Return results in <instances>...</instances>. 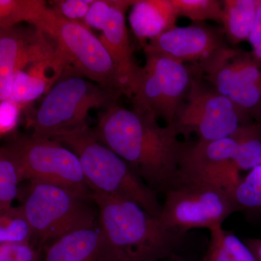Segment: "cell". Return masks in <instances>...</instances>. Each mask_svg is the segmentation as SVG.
<instances>
[{"mask_svg":"<svg viewBox=\"0 0 261 261\" xmlns=\"http://www.w3.org/2000/svg\"><path fill=\"white\" fill-rule=\"evenodd\" d=\"M94 135L124 160L154 192L167 191L176 179L186 144L173 126L157 118L113 105L99 118Z\"/></svg>","mask_w":261,"mask_h":261,"instance_id":"6da1fadb","label":"cell"},{"mask_svg":"<svg viewBox=\"0 0 261 261\" xmlns=\"http://www.w3.org/2000/svg\"><path fill=\"white\" fill-rule=\"evenodd\" d=\"M99 224L123 261H161L172 254L178 233L132 201L93 193Z\"/></svg>","mask_w":261,"mask_h":261,"instance_id":"7a4b0ae2","label":"cell"},{"mask_svg":"<svg viewBox=\"0 0 261 261\" xmlns=\"http://www.w3.org/2000/svg\"><path fill=\"white\" fill-rule=\"evenodd\" d=\"M51 140L66 146L76 154L91 192L132 201L160 217L162 205L156 192L124 160L99 142L87 125Z\"/></svg>","mask_w":261,"mask_h":261,"instance_id":"3957f363","label":"cell"},{"mask_svg":"<svg viewBox=\"0 0 261 261\" xmlns=\"http://www.w3.org/2000/svg\"><path fill=\"white\" fill-rule=\"evenodd\" d=\"M30 25L53 39L56 54L66 65L68 76L86 77L122 92L119 73L112 57L83 22L69 20L47 6Z\"/></svg>","mask_w":261,"mask_h":261,"instance_id":"277c9868","label":"cell"},{"mask_svg":"<svg viewBox=\"0 0 261 261\" xmlns=\"http://www.w3.org/2000/svg\"><path fill=\"white\" fill-rule=\"evenodd\" d=\"M22 202L34 231L32 244L43 250L99 222V210L90 197L51 184L29 181Z\"/></svg>","mask_w":261,"mask_h":261,"instance_id":"5b68a950","label":"cell"},{"mask_svg":"<svg viewBox=\"0 0 261 261\" xmlns=\"http://www.w3.org/2000/svg\"><path fill=\"white\" fill-rule=\"evenodd\" d=\"M123 94L83 77H63L47 92L27 126L33 130V137L51 139L87 126L91 109L111 107Z\"/></svg>","mask_w":261,"mask_h":261,"instance_id":"8992f818","label":"cell"},{"mask_svg":"<svg viewBox=\"0 0 261 261\" xmlns=\"http://www.w3.org/2000/svg\"><path fill=\"white\" fill-rule=\"evenodd\" d=\"M143 48L145 65L140 84L130 99L132 109L173 126L191 88L193 69L147 44Z\"/></svg>","mask_w":261,"mask_h":261,"instance_id":"52a82bcc","label":"cell"},{"mask_svg":"<svg viewBox=\"0 0 261 261\" xmlns=\"http://www.w3.org/2000/svg\"><path fill=\"white\" fill-rule=\"evenodd\" d=\"M190 65L196 76L234 105L243 123L261 122V62L252 51L227 46L207 61Z\"/></svg>","mask_w":261,"mask_h":261,"instance_id":"ba28073f","label":"cell"},{"mask_svg":"<svg viewBox=\"0 0 261 261\" xmlns=\"http://www.w3.org/2000/svg\"><path fill=\"white\" fill-rule=\"evenodd\" d=\"M166 193L159 219L165 227L181 235L194 228L210 230L240 207L231 192L221 187L175 181Z\"/></svg>","mask_w":261,"mask_h":261,"instance_id":"9c48e42d","label":"cell"},{"mask_svg":"<svg viewBox=\"0 0 261 261\" xmlns=\"http://www.w3.org/2000/svg\"><path fill=\"white\" fill-rule=\"evenodd\" d=\"M7 145L18 161L23 181L51 184L90 197L80 159L58 141L18 135Z\"/></svg>","mask_w":261,"mask_h":261,"instance_id":"30bf717a","label":"cell"},{"mask_svg":"<svg viewBox=\"0 0 261 261\" xmlns=\"http://www.w3.org/2000/svg\"><path fill=\"white\" fill-rule=\"evenodd\" d=\"M243 123L234 105L195 75L173 126L179 135L195 133L198 140L214 141L231 137Z\"/></svg>","mask_w":261,"mask_h":261,"instance_id":"8fae6325","label":"cell"},{"mask_svg":"<svg viewBox=\"0 0 261 261\" xmlns=\"http://www.w3.org/2000/svg\"><path fill=\"white\" fill-rule=\"evenodd\" d=\"M237 143L232 137L205 141L185 145L176 179L221 187L233 195L241 181L240 171L233 162ZM173 185V184H172Z\"/></svg>","mask_w":261,"mask_h":261,"instance_id":"7c38bea8","label":"cell"},{"mask_svg":"<svg viewBox=\"0 0 261 261\" xmlns=\"http://www.w3.org/2000/svg\"><path fill=\"white\" fill-rule=\"evenodd\" d=\"M30 25V24H29ZM56 56L51 38L34 25L0 30V100L10 99L13 79L19 71Z\"/></svg>","mask_w":261,"mask_h":261,"instance_id":"4fadbf2b","label":"cell"},{"mask_svg":"<svg viewBox=\"0 0 261 261\" xmlns=\"http://www.w3.org/2000/svg\"><path fill=\"white\" fill-rule=\"evenodd\" d=\"M225 37L222 28L194 23L174 27L145 44L185 64L197 65L227 47Z\"/></svg>","mask_w":261,"mask_h":261,"instance_id":"5bb4252c","label":"cell"},{"mask_svg":"<svg viewBox=\"0 0 261 261\" xmlns=\"http://www.w3.org/2000/svg\"><path fill=\"white\" fill-rule=\"evenodd\" d=\"M136 0H113L107 23L99 37L116 63L123 94L130 99L142 75V68L136 64L126 25L127 10Z\"/></svg>","mask_w":261,"mask_h":261,"instance_id":"9a60e30c","label":"cell"},{"mask_svg":"<svg viewBox=\"0 0 261 261\" xmlns=\"http://www.w3.org/2000/svg\"><path fill=\"white\" fill-rule=\"evenodd\" d=\"M44 261H123L99 222L65 235L44 250Z\"/></svg>","mask_w":261,"mask_h":261,"instance_id":"2e32d148","label":"cell"},{"mask_svg":"<svg viewBox=\"0 0 261 261\" xmlns=\"http://www.w3.org/2000/svg\"><path fill=\"white\" fill-rule=\"evenodd\" d=\"M178 18L172 0H136L130 7L129 23L142 45L176 27Z\"/></svg>","mask_w":261,"mask_h":261,"instance_id":"e0dca14e","label":"cell"},{"mask_svg":"<svg viewBox=\"0 0 261 261\" xmlns=\"http://www.w3.org/2000/svg\"><path fill=\"white\" fill-rule=\"evenodd\" d=\"M66 71L57 54L51 59L34 63L27 72L21 70L15 75L10 100L20 105L32 102L49 92Z\"/></svg>","mask_w":261,"mask_h":261,"instance_id":"ac0fdd59","label":"cell"},{"mask_svg":"<svg viewBox=\"0 0 261 261\" xmlns=\"http://www.w3.org/2000/svg\"><path fill=\"white\" fill-rule=\"evenodd\" d=\"M259 0H224L221 24L232 44L247 41L256 18Z\"/></svg>","mask_w":261,"mask_h":261,"instance_id":"d6986e66","label":"cell"},{"mask_svg":"<svg viewBox=\"0 0 261 261\" xmlns=\"http://www.w3.org/2000/svg\"><path fill=\"white\" fill-rule=\"evenodd\" d=\"M231 137L237 143L233 162L239 171L261 165V122L243 123Z\"/></svg>","mask_w":261,"mask_h":261,"instance_id":"ffe728a7","label":"cell"},{"mask_svg":"<svg viewBox=\"0 0 261 261\" xmlns=\"http://www.w3.org/2000/svg\"><path fill=\"white\" fill-rule=\"evenodd\" d=\"M208 249L202 261H257L245 242L222 226L210 230Z\"/></svg>","mask_w":261,"mask_h":261,"instance_id":"44dd1931","label":"cell"},{"mask_svg":"<svg viewBox=\"0 0 261 261\" xmlns=\"http://www.w3.org/2000/svg\"><path fill=\"white\" fill-rule=\"evenodd\" d=\"M23 181L16 158L8 145L0 149V213L11 207Z\"/></svg>","mask_w":261,"mask_h":261,"instance_id":"7402d4cb","label":"cell"},{"mask_svg":"<svg viewBox=\"0 0 261 261\" xmlns=\"http://www.w3.org/2000/svg\"><path fill=\"white\" fill-rule=\"evenodd\" d=\"M34 231L23 205L0 213V244L32 243Z\"/></svg>","mask_w":261,"mask_h":261,"instance_id":"603a6c76","label":"cell"},{"mask_svg":"<svg viewBox=\"0 0 261 261\" xmlns=\"http://www.w3.org/2000/svg\"><path fill=\"white\" fill-rule=\"evenodd\" d=\"M47 7L41 0H0V29H8L20 22L30 24Z\"/></svg>","mask_w":261,"mask_h":261,"instance_id":"cb8c5ba5","label":"cell"},{"mask_svg":"<svg viewBox=\"0 0 261 261\" xmlns=\"http://www.w3.org/2000/svg\"><path fill=\"white\" fill-rule=\"evenodd\" d=\"M179 16L186 17L193 23L214 20L221 23L223 1L218 0H172Z\"/></svg>","mask_w":261,"mask_h":261,"instance_id":"d4e9b609","label":"cell"},{"mask_svg":"<svg viewBox=\"0 0 261 261\" xmlns=\"http://www.w3.org/2000/svg\"><path fill=\"white\" fill-rule=\"evenodd\" d=\"M233 197L240 208L261 207V165L253 168L246 177L241 179Z\"/></svg>","mask_w":261,"mask_h":261,"instance_id":"484cf974","label":"cell"},{"mask_svg":"<svg viewBox=\"0 0 261 261\" xmlns=\"http://www.w3.org/2000/svg\"><path fill=\"white\" fill-rule=\"evenodd\" d=\"M44 255L32 243L0 244V261H44Z\"/></svg>","mask_w":261,"mask_h":261,"instance_id":"4316f807","label":"cell"},{"mask_svg":"<svg viewBox=\"0 0 261 261\" xmlns=\"http://www.w3.org/2000/svg\"><path fill=\"white\" fill-rule=\"evenodd\" d=\"M94 0H61L49 2L53 9L69 20H79L85 18L89 8Z\"/></svg>","mask_w":261,"mask_h":261,"instance_id":"83f0119b","label":"cell"},{"mask_svg":"<svg viewBox=\"0 0 261 261\" xmlns=\"http://www.w3.org/2000/svg\"><path fill=\"white\" fill-rule=\"evenodd\" d=\"M113 2V0H94L84 18V23L88 27L102 30L109 18Z\"/></svg>","mask_w":261,"mask_h":261,"instance_id":"f1b7e54d","label":"cell"},{"mask_svg":"<svg viewBox=\"0 0 261 261\" xmlns=\"http://www.w3.org/2000/svg\"><path fill=\"white\" fill-rule=\"evenodd\" d=\"M21 105L8 100L0 103V133L8 135L14 130L18 123Z\"/></svg>","mask_w":261,"mask_h":261,"instance_id":"f546056e","label":"cell"},{"mask_svg":"<svg viewBox=\"0 0 261 261\" xmlns=\"http://www.w3.org/2000/svg\"><path fill=\"white\" fill-rule=\"evenodd\" d=\"M248 41L252 47V55L261 62V0L258 2L256 18Z\"/></svg>","mask_w":261,"mask_h":261,"instance_id":"4dcf8cb0","label":"cell"},{"mask_svg":"<svg viewBox=\"0 0 261 261\" xmlns=\"http://www.w3.org/2000/svg\"><path fill=\"white\" fill-rule=\"evenodd\" d=\"M245 243L254 254L257 261H261V238H249Z\"/></svg>","mask_w":261,"mask_h":261,"instance_id":"1f68e13d","label":"cell"},{"mask_svg":"<svg viewBox=\"0 0 261 261\" xmlns=\"http://www.w3.org/2000/svg\"><path fill=\"white\" fill-rule=\"evenodd\" d=\"M161 261H187L185 260V259L182 258V257L178 256L176 253H173L172 255H170L166 258L163 259V260Z\"/></svg>","mask_w":261,"mask_h":261,"instance_id":"d6a6232c","label":"cell"}]
</instances>
